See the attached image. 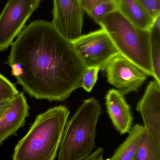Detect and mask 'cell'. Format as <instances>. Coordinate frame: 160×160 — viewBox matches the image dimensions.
Returning <instances> with one entry per match:
<instances>
[{"mask_svg":"<svg viewBox=\"0 0 160 160\" xmlns=\"http://www.w3.org/2000/svg\"><path fill=\"white\" fill-rule=\"evenodd\" d=\"M133 160H160V141L151 136L145 128Z\"/></svg>","mask_w":160,"mask_h":160,"instance_id":"obj_14","label":"cell"},{"mask_svg":"<svg viewBox=\"0 0 160 160\" xmlns=\"http://www.w3.org/2000/svg\"><path fill=\"white\" fill-rule=\"evenodd\" d=\"M101 112V105L95 98L84 101L66 125L58 160H83L91 155Z\"/></svg>","mask_w":160,"mask_h":160,"instance_id":"obj_4","label":"cell"},{"mask_svg":"<svg viewBox=\"0 0 160 160\" xmlns=\"http://www.w3.org/2000/svg\"><path fill=\"white\" fill-rule=\"evenodd\" d=\"M18 93L14 85L0 74V102L12 100Z\"/></svg>","mask_w":160,"mask_h":160,"instance_id":"obj_17","label":"cell"},{"mask_svg":"<svg viewBox=\"0 0 160 160\" xmlns=\"http://www.w3.org/2000/svg\"><path fill=\"white\" fill-rule=\"evenodd\" d=\"M117 8V3L107 1L97 5L87 14L97 23L100 24L108 14L116 10Z\"/></svg>","mask_w":160,"mask_h":160,"instance_id":"obj_16","label":"cell"},{"mask_svg":"<svg viewBox=\"0 0 160 160\" xmlns=\"http://www.w3.org/2000/svg\"><path fill=\"white\" fill-rule=\"evenodd\" d=\"M104 70L108 82L124 95L138 91L148 76L120 53L110 61Z\"/></svg>","mask_w":160,"mask_h":160,"instance_id":"obj_8","label":"cell"},{"mask_svg":"<svg viewBox=\"0 0 160 160\" xmlns=\"http://www.w3.org/2000/svg\"><path fill=\"white\" fill-rule=\"evenodd\" d=\"M122 56L154 78L151 59V31L137 27L116 9L100 23Z\"/></svg>","mask_w":160,"mask_h":160,"instance_id":"obj_3","label":"cell"},{"mask_svg":"<svg viewBox=\"0 0 160 160\" xmlns=\"http://www.w3.org/2000/svg\"><path fill=\"white\" fill-rule=\"evenodd\" d=\"M71 42L86 68L97 67L100 70H104L110 61L119 54L111 39L102 28L83 35Z\"/></svg>","mask_w":160,"mask_h":160,"instance_id":"obj_5","label":"cell"},{"mask_svg":"<svg viewBox=\"0 0 160 160\" xmlns=\"http://www.w3.org/2000/svg\"><path fill=\"white\" fill-rule=\"evenodd\" d=\"M108 114L116 129L124 134L129 132L133 121L130 107L119 90L111 89L106 96Z\"/></svg>","mask_w":160,"mask_h":160,"instance_id":"obj_11","label":"cell"},{"mask_svg":"<svg viewBox=\"0 0 160 160\" xmlns=\"http://www.w3.org/2000/svg\"><path fill=\"white\" fill-rule=\"evenodd\" d=\"M102 152H104V149L102 148H99L91 154L88 158L83 160H95Z\"/></svg>","mask_w":160,"mask_h":160,"instance_id":"obj_21","label":"cell"},{"mask_svg":"<svg viewBox=\"0 0 160 160\" xmlns=\"http://www.w3.org/2000/svg\"><path fill=\"white\" fill-rule=\"evenodd\" d=\"M11 46L7 63L17 83L31 97L64 101L81 87L86 67L72 42L52 22L34 21Z\"/></svg>","mask_w":160,"mask_h":160,"instance_id":"obj_1","label":"cell"},{"mask_svg":"<svg viewBox=\"0 0 160 160\" xmlns=\"http://www.w3.org/2000/svg\"><path fill=\"white\" fill-rule=\"evenodd\" d=\"M145 128L151 136L160 141V82H150L142 98L137 104Z\"/></svg>","mask_w":160,"mask_h":160,"instance_id":"obj_9","label":"cell"},{"mask_svg":"<svg viewBox=\"0 0 160 160\" xmlns=\"http://www.w3.org/2000/svg\"><path fill=\"white\" fill-rule=\"evenodd\" d=\"M85 12L80 0H53L52 23L64 38L72 42L82 35Z\"/></svg>","mask_w":160,"mask_h":160,"instance_id":"obj_7","label":"cell"},{"mask_svg":"<svg viewBox=\"0 0 160 160\" xmlns=\"http://www.w3.org/2000/svg\"><path fill=\"white\" fill-rule=\"evenodd\" d=\"M144 126L136 124L129 132L125 142L118 147L114 155L107 160H133L144 130Z\"/></svg>","mask_w":160,"mask_h":160,"instance_id":"obj_13","label":"cell"},{"mask_svg":"<svg viewBox=\"0 0 160 160\" xmlns=\"http://www.w3.org/2000/svg\"><path fill=\"white\" fill-rule=\"evenodd\" d=\"M69 114L67 107L59 105L38 115L15 146L13 160H54Z\"/></svg>","mask_w":160,"mask_h":160,"instance_id":"obj_2","label":"cell"},{"mask_svg":"<svg viewBox=\"0 0 160 160\" xmlns=\"http://www.w3.org/2000/svg\"><path fill=\"white\" fill-rule=\"evenodd\" d=\"M151 31V59L154 78L160 82V29L153 27Z\"/></svg>","mask_w":160,"mask_h":160,"instance_id":"obj_15","label":"cell"},{"mask_svg":"<svg viewBox=\"0 0 160 160\" xmlns=\"http://www.w3.org/2000/svg\"><path fill=\"white\" fill-rule=\"evenodd\" d=\"M42 0H8L0 14V51L6 50L18 35Z\"/></svg>","mask_w":160,"mask_h":160,"instance_id":"obj_6","label":"cell"},{"mask_svg":"<svg viewBox=\"0 0 160 160\" xmlns=\"http://www.w3.org/2000/svg\"><path fill=\"white\" fill-rule=\"evenodd\" d=\"M29 110L22 92L11 100L7 109L0 116V146L10 136L17 135L18 130L24 126Z\"/></svg>","mask_w":160,"mask_h":160,"instance_id":"obj_10","label":"cell"},{"mask_svg":"<svg viewBox=\"0 0 160 160\" xmlns=\"http://www.w3.org/2000/svg\"><path fill=\"white\" fill-rule=\"evenodd\" d=\"M99 68L97 67L87 68L83 76L81 87L85 91L90 92L98 79Z\"/></svg>","mask_w":160,"mask_h":160,"instance_id":"obj_18","label":"cell"},{"mask_svg":"<svg viewBox=\"0 0 160 160\" xmlns=\"http://www.w3.org/2000/svg\"><path fill=\"white\" fill-rule=\"evenodd\" d=\"M154 19L160 16V0H136Z\"/></svg>","mask_w":160,"mask_h":160,"instance_id":"obj_19","label":"cell"},{"mask_svg":"<svg viewBox=\"0 0 160 160\" xmlns=\"http://www.w3.org/2000/svg\"><path fill=\"white\" fill-rule=\"evenodd\" d=\"M10 100H6L0 102V116L7 109L10 104Z\"/></svg>","mask_w":160,"mask_h":160,"instance_id":"obj_22","label":"cell"},{"mask_svg":"<svg viewBox=\"0 0 160 160\" xmlns=\"http://www.w3.org/2000/svg\"><path fill=\"white\" fill-rule=\"evenodd\" d=\"M103 152H102V153H101L95 160H103Z\"/></svg>","mask_w":160,"mask_h":160,"instance_id":"obj_23","label":"cell"},{"mask_svg":"<svg viewBox=\"0 0 160 160\" xmlns=\"http://www.w3.org/2000/svg\"><path fill=\"white\" fill-rule=\"evenodd\" d=\"M85 12L88 14L97 5L107 1H112L117 3L118 0H80Z\"/></svg>","mask_w":160,"mask_h":160,"instance_id":"obj_20","label":"cell"},{"mask_svg":"<svg viewBox=\"0 0 160 160\" xmlns=\"http://www.w3.org/2000/svg\"><path fill=\"white\" fill-rule=\"evenodd\" d=\"M117 8L132 23L141 29L151 31L155 19L136 0H118Z\"/></svg>","mask_w":160,"mask_h":160,"instance_id":"obj_12","label":"cell"}]
</instances>
